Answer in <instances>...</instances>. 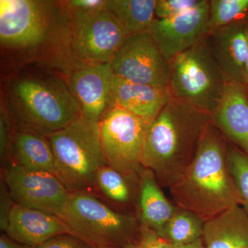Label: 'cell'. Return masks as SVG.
I'll list each match as a JSON object with an SVG mask.
<instances>
[{"instance_id":"1","label":"cell","mask_w":248,"mask_h":248,"mask_svg":"<svg viewBox=\"0 0 248 248\" xmlns=\"http://www.w3.org/2000/svg\"><path fill=\"white\" fill-rule=\"evenodd\" d=\"M66 10L62 1L0 0L1 58L10 72L27 65H43L68 76Z\"/></svg>"},{"instance_id":"2","label":"cell","mask_w":248,"mask_h":248,"mask_svg":"<svg viewBox=\"0 0 248 248\" xmlns=\"http://www.w3.org/2000/svg\"><path fill=\"white\" fill-rule=\"evenodd\" d=\"M1 107L15 130L48 136L81 117L68 76L43 65L23 66L1 80Z\"/></svg>"},{"instance_id":"3","label":"cell","mask_w":248,"mask_h":248,"mask_svg":"<svg viewBox=\"0 0 248 248\" xmlns=\"http://www.w3.org/2000/svg\"><path fill=\"white\" fill-rule=\"evenodd\" d=\"M228 141L214 122L202 135L194 159L169 187L178 208L208 221L241 205V196L227 163Z\"/></svg>"},{"instance_id":"4","label":"cell","mask_w":248,"mask_h":248,"mask_svg":"<svg viewBox=\"0 0 248 248\" xmlns=\"http://www.w3.org/2000/svg\"><path fill=\"white\" fill-rule=\"evenodd\" d=\"M213 122L211 113L172 99L148 125L142 167L170 187L182 177L194 159L202 135Z\"/></svg>"},{"instance_id":"5","label":"cell","mask_w":248,"mask_h":248,"mask_svg":"<svg viewBox=\"0 0 248 248\" xmlns=\"http://www.w3.org/2000/svg\"><path fill=\"white\" fill-rule=\"evenodd\" d=\"M56 162V176L70 192L94 194L99 169L107 164L99 124L84 117L46 136Z\"/></svg>"},{"instance_id":"6","label":"cell","mask_w":248,"mask_h":248,"mask_svg":"<svg viewBox=\"0 0 248 248\" xmlns=\"http://www.w3.org/2000/svg\"><path fill=\"white\" fill-rule=\"evenodd\" d=\"M71 234L91 247L124 248L135 242L137 218L117 212L90 192H71L63 218Z\"/></svg>"},{"instance_id":"7","label":"cell","mask_w":248,"mask_h":248,"mask_svg":"<svg viewBox=\"0 0 248 248\" xmlns=\"http://www.w3.org/2000/svg\"><path fill=\"white\" fill-rule=\"evenodd\" d=\"M169 63L172 97L212 114L227 81L205 38Z\"/></svg>"},{"instance_id":"8","label":"cell","mask_w":248,"mask_h":248,"mask_svg":"<svg viewBox=\"0 0 248 248\" xmlns=\"http://www.w3.org/2000/svg\"><path fill=\"white\" fill-rule=\"evenodd\" d=\"M66 10V53L72 70L111 63L127 35L110 13L107 9L94 12Z\"/></svg>"},{"instance_id":"9","label":"cell","mask_w":248,"mask_h":248,"mask_svg":"<svg viewBox=\"0 0 248 248\" xmlns=\"http://www.w3.org/2000/svg\"><path fill=\"white\" fill-rule=\"evenodd\" d=\"M99 124L107 164L128 177H139L150 124L113 104Z\"/></svg>"},{"instance_id":"10","label":"cell","mask_w":248,"mask_h":248,"mask_svg":"<svg viewBox=\"0 0 248 248\" xmlns=\"http://www.w3.org/2000/svg\"><path fill=\"white\" fill-rule=\"evenodd\" d=\"M1 177L15 204L63 219L71 192L55 174L32 170L11 162L1 169Z\"/></svg>"},{"instance_id":"11","label":"cell","mask_w":248,"mask_h":248,"mask_svg":"<svg viewBox=\"0 0 248 248\" xmlns=\"http://www.w3.org/2000/svg\"><path fill=\"white\" fill-rule=\"evenodd\" d=\"M117 78L159 87H169L170 63L149 31L127 36L111 62Z\"/></svg>"},{"instance_id":"12","label":"cell","mask_w":248,"mask_h":248,"mask_svg":"<svg viewBox=\"0 0 248 248\" xmlns=\"http://www.w3.org/2000/svg\"><path fill=\"white\" fill-rule=\"evenodd\" d=\"M209 0L170 19H155L149 32L168 62L190 48L208 34Z\"/></svg>"},{"instance_id":"13","label":"cell","mask_w":248,"mask_h":248,"mask_svg":"<svg viewBox=\"0 0 248 248\" xmlns=\"http://www.w3.org/2000/svg\"><path fill=\"white\" fill-rule=\"evenodd\" d=\"M115 78L110 63L77 67L68 76V82L79 104L81 117L99 123L113 104Z\"/></svg>"},{"instance_id":"14","label":"cell","mask_w":248,"mask_h":248,"mask_svg":"<svg viewBox=\"0 0 248 248\" xmlns=\"http://www.w3.org/2000/svg\"><path fill=\"white\" fill-rule=\"evenodd\" d=\"M209 48L227 82L243 84L248 53V23L237 21L208 32Z\"/></svg>"},{"instance_id":"15","label":"cell","mask_w":248,"mask_h":248,"mask_svg":"<svg viewBox=\"0 0 248 248\" xmlns=\"http://www.w3.org/2000/svg\"><path fill=\"white\" fill-rule=\"evenodd\" d=\"M211 115L228 143L248 156V91L244 85L227 82Z\"/></svg>"},{"instance_id":"16","label":"cell","mask_w":248,"mask_h":248,"mask_svg":"<svg viewBox=\"0 0 248 248\" xmlns=\"http://www.w3.org/2000/svg\"><path fill=\"white\" fill-rule=\"evenodd\" d=\"M3 233L19 244L38 247L55 236L71 234V231L60 217L14 203Z\"/></svg>"},{"instance_id":"17","label":"cell","mask_w":248,"mask_h":248,"mask_svg":"<svg viewBox=\"0 0 248 248\" xmlns=\"http://www.w3.org/2000/svg\"><path fill=\"white\" fill-rule=\"evenodd\" d=\"M113 104L151 124L172 99L169 87L132 82L115 76Z\"/></svg>"},{"instance_id":"18","label":"cell","mask_w":248,"mask_h":248,"mask_svg":"<svg viewBox=\"0 0 248 248\" xmlns=\"http://www.w3.org/2000/svg\"><path fill=\"white\" fill-rule=\"evenodd\" d=\"M205 248H248V215L241 205L205 221Z\"/></svg>"},{"instance_id":"19","label":"cell","mask_w":248,"mask_h":248,"mask_svg":"<svg viewBox=\"0 0 248 248\" xmlns=\"http://www.w3.org/2000/svg\"><path fill=\"white\" fill-rule=\"evenodd\" d=\"M140 223L162 235L165 226L175 211L160 188L154 173L142 168L139 173Z\"/></svg>"},{"instance_id":"20","label":"cell","mask_w":248,"mask_h":248,"mask_svg":"<svg viewBox=\"0 0 248 248\" xmlns=\"http://www.w3.org/2000/svg\"><path fill=\"white\" fill-rule=\"evenodd\" d=\"M11 162L27 169L48 172L56 176V162L51 145L46 137L40 134L15 130Z\"/></svg>"},{"instance_id":"21","label":"cell","mask_w":248,"mask_h":248,"mask_svg":"<svg viewBox=\"0 0 248 248\" xmlns=\"http://www.w3.org/2000/svg\"><path fill=\"white\" fill-rule=\"evenodd\" d=\"M156 0H107V10L127 36L148 32Z\"/></svg>"},{"instance_id":"22","label":"cell","mask_w":248,"mask_h":248,"mask_svg":"<svg viewBox=\"0 0 248 248\" xmlns=\"http://www.w3.org/2000/svg\"><path fill=\"white\" fill-rule=\"evenodd\" d=\"M138 181L139 177H128L107 164L98 170L94 195L108 205H128L133 197L131 183Z\"/></svg>"},{"instance_id":"23","label":"cell","mask_w":248,"mask_h":248,"mask_svg":"<svg viewBox=\"0 0 248 248\" xmlns=\"http://www.w3.org/2000/svg\"><path fill=\"white\" fill-rule=\"evenodd\" d=\"M205 221L195 214L175 209L161 236L174 245H187L203 238Z\"/></svg>"},{"instance_id":"24","label":"cell","mask_w":248,"mask_h":248,"mask_svg":"<svg viewBox=\"0 0 248 248\" xmlns=\"http://www.w3.org/2000/svg\"><path fill=\"white\" fill-rule=\"evenodd\" d=\"M208 32L244 19L248 14V0H209Z\"/></svg>"},{"instance_id":"25","label":"cell","mask_w":248,"mask_h":248,"mask_svg":"<svg viewBox=\"0 0 248 248\" xmlns=\"http://www.w3.org/2000/svg\"><path fill=\"white\" fill-rule=\"evenodd\" d=\"M227 163L239 190L241 206L248 215V156L228 143Z\"/></svg>"},{"instance_id":"26","label":"cell","mask_w":248,"mask_h":248,"mask_svg":"<svg viewBox=\"0 0 248 248\" xmlns=\"http://www.w3.org/2000/svg\"><path fill=\"white\" fill-rule=\"evenodd\" d=\"M203 0H156L155 19H170L187 12L202 4Z\"/></svg>"},{"instance_id":"27","label":"cell","mask_w":248,"mask_h":248,"mask_svg":"<svg viewBox=\"0 0 248 248\" xmlns=\"http://www.w3.org/2000/svg\"><path fill=\"white\" fill-rule=\"evenodd\" d=\"M15 128L7 112L0 108V159L1 169L11 161L13 137Z\"/></svg>"},{"instance_id":"28","label":"cell","mask_w":248,"mask_h":248,"mask_svg":"<svg viewBox=\"0 0 248 248\" xmlns=\"http://www.w3.org/2000/svg\"><path fill=\"white\" fill-rule=\"evenodd\" d=\"M139 248H176L175 245L154 230L140 223L138 238L135 241Z\"/></svg>"},{"instance_id":"29","label":"cell","mask_w":248,"mask_h":248,"mask_svg":"<svg viewBox=\"0 0 248 248\" xmlns=\"http://www.w3.org/2000/svg\"><path fill=\"white\" fill-rule=\"evenodd\" d=\"M37 248H91V246L74 235L65 234L48 240Z\"/></svg>"},{"instance_id":"30","label":"cell","mask_w":248,"mask_h":248,"mask_svg":"<svg viewBox=\"0 0 248 248\" xmlns=\"http://www.w3.org/2000/svg\"><path fill=\"white\" fill-rule=\"evenodd\" d=\"M14 202L10 195L9 189L4 179L1 177L0 186V229L4 232L9 223L10 214Z\"/></svg>"},{"instance_id":"31","label":"cell","mask_w":248,"mask_h":248,"mask_svg":"<svg viewBox=\"0 0 248 248\" xmlns=\"http://www.w3.org/2000/svg\"><path fill=\"white\" fill-rule=\"evenodd\" d=\"M62 1L68 11L94 12L107 9V0H68Z\"/></svg>"},{"instance_id":"32","label":"cell","mask_w":248,"mask_h":248,"mask_svg":"<svg viewBox=\"0 0 248 248\" xmlns=\"http://www.w3.org/2000/svg\"><path fill=\"white\" fill-rule=\"evenodd\" d=\"M0 248H37V247L19 244L14 239H11L5 233H1L0 236Z\"/></svg>"},{"instance_id":"33","label":"cell","mask_w":248,"mask_h":248,"mask_svg":"<svg viewBox=\"0 0 248 248\" xmlns=\"http://www.w3.org/2000/svg\"><path fill=\"white\" fill-rule=\"evenodd\" d=\"M176 248H205L203 238L197 240L192 244L187 245H175Z\"/></svg>"},{"instance_id":"34","label":"cell","mask_w":248,"mask_h":248,"mask_svg":"<svg viewBox=\"0 0 248 248\" xmlns=\"http://www.w3.org/2000/svg\"><path fill=\"white\" fill-rule=\"evenodd\" d=\"M242 84L244 85L245 87L248 91V53L247 59H246V65H245L244 81H243Z\"/></svg>"},{"instance_id":"35","label":"cell","mask_w":248,"mask_h":248,"mask_svg":"<svg viewBox=\"0 0 248 248\" xmlns=\"http://www.w3.org/2000/svg\"><path fill=\"white\" fill-rule=\"evenodd\" d=\"M124 248H139V247L138 246V245H137L136 243L133 242L130 243V244H129L128 245H127V246Z\"/></svg>"},{"instance_id":"36","label":"cell","mask_w":248,"mask_h":248,"mask_svg":"<svg viewBox=\"0 0 248 248\" xmlns=\"http://www.w3.org/2000/svg\"><path fill=\"white\" fill-rule=\"evenodd\" d=\"M244 19H245V20L246 21V22H247L248 23V14L247 15H246V17H245Z\"/></svg>"},{"instance_id":"37","label":"cell","mask_w":248,"mask_h":248,"mask_svg":"<svg viewBox=\"0 0 248 248\" xmlns=\"http://www.w3.org/2000/svg\"><path fill=\"white\" fill-rule=\"evenodd\" d=\"M91 248H107V247H91Z\"/></svg>"}]
</instances>
